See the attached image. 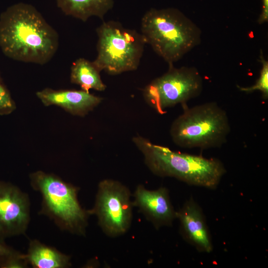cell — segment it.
I'll return each instance as SVG.
<instances>
[{
  "mask_svg": "<svg viewBox=\"0 0 268 268\" xmlns=\"http://www.w3.org/2000/svg\"><path fill=\"white\" fill-rule=\"evenodd\" d=\"M59 36L31 4L19 2L0 15V48L14 60L44 65L56 53Z\"/></svg>",
  "mask_w": 268,
  "mask_h": 268,
  "instance_id": "1",
  "label": "cell"
},
{
  "mask_svg": "<svg viewBox=\"0 0 268 268\" xmlns=\"http://www.w3.org/2000/svg\"><path fill=\"white\" fill-rule=\"evenodd\" d=\"M132 140L142 154L147 167L158 176L173 177L189 185L214 189L226 173L218 159L174 151L140 135Z\"/></svg>",
  "mask_w": 268,
  "mask_h": 268,
  "instance_id": "2",
  "label": "cell"
},
{
  "mask_svg": "<svg viewBox=\"0 0 268 268\" xmlns=\"http://www.w3.org/2000/svg\"><path fill=\"white\" fill-rule=\"evenodd\" d=\"M145 43L168 65L173 64L201 42V31L178 9L151 8L141 20Z\"/></svg>",
  "mask_w": 268,
  "mask_h": 268,
  "instance_id": "3",
  "label": "cell"
},
{
  "mask_svg": "<svg viewBox=\"0 0 268 268\" xmlns=\"http://www.w3.org/2000/svg\"><path fill=\"white\" fill-rule=\"evenodd\" d=\"M29 179L32 189L42 198L39 214L50 218L62 231L85 236L90 215L79 203V188L42 171L31 173Z\"/></svg>",
  "mask_w": 268,
  "mask_h": 268,
  "instance_id": "4",
  "label": "cell"
},
{
  "mask_svg": "<svg viewBox=\"0 0 268 268\" xmlns=\"http://www.w3.org/2000/svg\"><path fill=\"white\" fill-rule=\"evenodd\" d=\"M172 123L170 134L173 142L183 148L208 149L221 146L227 141L230 125L226 111L215 102L189 108Z\"/></svg>",
  "mask_w": 268,
  "mask_h": 268,
  "instance_id": "5",
  "label": "cell"
},
{
  "mask_svg": "<svg viewBox=\"0 0 268 268\" xmlns=\"http://www.w3.org/2000/svg\"><path fill=\"white\" fill-rule=\"evenodd\" d=\"M98 69L116 75L136 70L146 44L141 33L114 21H104L96 30Z\"/></svg>",
  "mask_w": 268,
  "mask_h": 268,
  "instance_id": "6",
  "label": "cell"
},
{
  "mask_svg": "<svg viewBox=\"0 0 268 268\" xmlns=\"http://www.w3.org/2000/svg\"><path fill=\"white\" fill-rule=\"evenodd\" d=\"M202 84V77L196 67L176 68L171 64L166 73L144 87L143 96L151 107L162 114L166 109L186 103L199 96Z\"/></svg>",
  "mask_w": 268,
  "mask_h": 268,
  "instance_id": "7",
  "label": "cell"
},
{
  "mask_svg": "<svg viewBox=\"0 0 268 268\" xmlns=\"http://www.w3.org/2000/svg\"><path fill=\"white\" fill-rule=\"evenodd\" d=\"M131 196L128 188L118 181L107 179L99 183L94 204L87 211L96 216L106 235L118 237L129 229L134 207Z\"/></svg>",
  "mask_w": 268,
  "mask_h": 268,
  "instance_id": "8",
  "label": "cell"
},
{
  "mask_svg": "<svg viewBox=\"0 0 268 268\" xmlns=\"http://www.w3.org/2000/svg\"><path fill=\"white\" fill-rule=\"evenodd\" d=\"M30 207L27 194L0 181V240L25 234L30 221Z\"/></svg>",
  "mask_w": 268,
  "mask_h": 268,
  "instance_id": "9",
  "label": "cell"
},
{
  "mask_svg": "<svg viewBox=\"0 0 268 268\" xmlns=\"http://www.w3.org/2000/svg\"><path fill=\"white\" fill-rule=\"evenodd\" d=\"M134 206L136 207L156 229L171 226L176 218V211L165 187L150 190L138 185L133 194Z\"/></svg>",
  "mask_w": 268,
  "mask_h": 268,
  "instance_id": "10",
  "label": "cell"
},
{
  "mask_svg": "<svg viewBox=\"0 0 268 268\" xmlns=\"http://www.w3.org/2000/svg\"><path fill=\"white\" fill-rule=\"evenodd\" d=\"M181 234L186 241L199 252L210 253L213 249L211 239L202 211L193 198L176 211Z\"/></svg>",
  "mask_w": 268,
  "mask_h": 268,
  "instance_id": "11",
  "label": "cell"
},
{
  "mask_svg": "<svg viewBox=\"0 0 268 268\" xmlns=\"http://www.w3.org/2000/svg\"><path fill=\"white\" fill-rule=\"evenodd\" d=\"M46 106L56 105L72 115L83 117L99 105L103 98L83 90H54L45 88L36 93Z\"/></svg>",
  "mask_w": 268,
  "mask_h": 268,
  "instance_id": "12",
  "label": "cell"
},
{
  "mask_svg": "<svg viewBox=\"0 0 268 268\" xmlns=\"http://www.w3.org/2000/svg\"><path fill=\"white\" fill-rule=\"evenodd\" d=\"M25 255L29 266L33 268H68L71 266L69 255L37 239L30 241Z\"/></svg>",
  "mask_w": 268,
  "mask_h": 268,
  "instance_id": "13",
  "label": "cell"
},
{
  "mask_svg": "<svg viewBox=\"0 0 268 268\" xmlns=\"http://www.w3.org/2000/svg\"><path fill=\"white\" fill-rule=\"evenodd\" d=\"M58 6L66 15L83 21L92 16L103 19L112 8L113 0H56Z\"/></svg>",
  "mask_w": 268,
  "mask_h": 268,
  "instance_id": "14",
  "label": "cell"
},
{
  "mask_svg": "<svg viewBox=\"0 0 268 268\" xmlns=\"http://www.w3.org/2000/svg\"><path fill=\"white\" fill-rule=\"evenodd\" d=\"M100 72L93 62L79 58L71 67L70 81L87 92L90 89L102 91L105 90L106 85L101 79Z\"/></svg>",
  "mask_w": 268,
  "mask_h": 268,
  "instance_id": "15",
  "label": "cell"
},
{
  "mask_svg": "<svg viewBox=\"0 0 268 268\" xmlns=\"http://www.w3.org/2000/svg\"><path fill=\"white\" fill-rule=\"evenodd\" d=\"M262 68L259 78L254 85L248 87H242L237 85V87L242 92L251 93L255 91H260L262 97L265 100L268 98V62L264 56L263 51L261 50L260 59Z\"/></svg>",
  "mask_w": 268,
  "mask_h": 268,
  "instance_id": "16",
  "label": "cell"
},
{
  "mask_svg": "<svg viewBox=\"0 0 268 268\" xmlns=\"http://www.w3.org/2000/svg\"><path fill=\"white\" fill-rule=\"evenodd\" d=\"M28 266L25 254L15 250L0 263L1 268H26Z\"/></svg>",
  "mask_w": 268,
  "mask_h": 268,
  "instance_id": "17",
  "label": "cell"
},
{
  "mask_svg": "<svg viewBox=\"0 0 268 268\" xmlns=\"http://www.w3.org/2000/svg\"><path fill=\"white\" fill-rule=\"evenodd\" d=\"M15 108V104L9 92L0 81V115L10 114Z\"/></svg>",
  "mask_w": 268,
  "mask_h": 268,
  "instance_id": "18",
  "label": "cell"
},
{
  "mask_svg": "<svg viewBox=\"0 0 268 268\" xmlns=\"http://www.w3.org/2000/svg\"><path fill=\"white\" fill-rule=\"evenodd\" d=\"M262 8L257 22L262 24L268 21V0H262Z\"/></svg>",
  "mask_w": 268,
  "mask_h": 268,
  "instance_id": "19",
  "label": "cell"
},
{
  "mask_svg": "<svg viewBox=\"0 0 268 268\" xmlns=\"http://www.w3.org/2000/svg\"><path fill=\"white\" fill-rule=\"evenodd\" d=\"M14 249L5 245L0 240V263L9 255Z\"/></svg>",
  "mask_w": 268,
  "mask_h": 268,
  "instance_id": "20",
  "label": "cell"
}]
</instances>
